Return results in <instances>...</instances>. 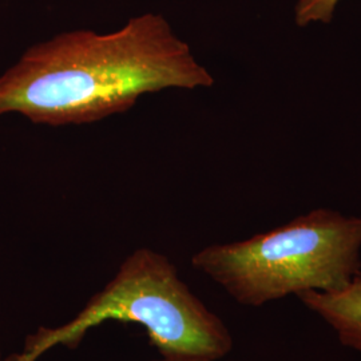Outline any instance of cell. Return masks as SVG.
I'll use <instances>...</instances> for the list:
<instances>
[{
    "mask_svg": "<svg viewBox=\"0 0 361 361\" xmlns=\"http://www.w3.org/2000/svg\"><path fill=\"white\" fill-rule=\"evenodd\" d=\"M300 301L331 325L344 347L361 353V271L336 292H304Z\"/></svg>",
    "mask_w": 361,
    "mask_h": 361,
    "instance_id": "277c9868",
    "label": "cell"
},
{
    "mask_svg": "<svg viewBox=\"0 0 361 361\" xmlns=\"http://www.w3.org/2000/svg\"><path fill=\"white\" fill-rule=\"evenodd\" d=\"M340 1L341 0H298L295 6V22L297 26L308 27L316 23H331Z\"/></svg>",
    "mask_w": 361,
    "mask_h": 361,
    "instance_id": "5b68a950",
    "label": "cell"
},
{
    "mask_svg": "<svg viewBox=\"0 0 361 361\" xmlns=\"http://www.w3.org/2000/svg\"><path fill=\"white\" fill-rule=\"evenodd\" d=\"M106 322L141 325L152 345L169 359L219 361L233 349L229 328L183 283L174 264L141 247L71 322L40 326L27 336L22 352L3 361H37L58 345L78 348L89 331Z\"/></svg>",
    "mask_w": 361,
    "mask_h": 361,
    "instance_id": "7a4b0ae2",
    "label": "cell"
},
{
    "mask_svg": "<svg viewBox=\"0 0 361 361\" xmlns=\"http://www.w3.org/2000/svg\"><path fill=\"white\" fill-rule=\"evenodd\" d=\"M213 85L168 19L142 13L113 32L73 30L27 49L0 75V116L85 125L128 111L145 94Z\"/></svg>",
    "mask_w": 361,
    "mask_h": 361,
    "instance_id": "6da1fadb",
    "label": "cell"
},
{
    "mask_svg": "<svg viewBox=\"0 0 361 361\" xmlns=\"http://www.w3.org/2000/svg\"><path fill=\"white\" fill-rule=\"evenodd\" d=\"M0 361H3V359H1V352H0Z\"/></svg>",
    "mask_w": 361,
    "mask_h": 361,
    "instance_id": "52a82bcc",
    "label": "cell"
},
{
    "mask_svg": "<svg viewBox=\"0 0 361 361\" xmlns=\"http://www.w3.org/2000/svg\"><path fill=\"white\" fill-rule=\"evenodd\" d=\"M154 361H207V360H201V359H169V357H162L161 360H154Z\"/></svg>",
    "mask_w": 361,
    "mask_h": 361,
    "instance_id": "8992f818",
    "label": "cell"
},
{
    "mask_svg": "<svg viewBox=\"0 0 361 361\" xmlns=\"http://www.w3.org/2000/svg\"><path fill=\"white\" fill-rule=\"evenodd\" d=\"M192 265L245 307L336 292L361 271V216L314 209L244 241L207 246Z\"/></svg>",
    "mask_w": 361,
    "mask_h": 361,
    "instance_id": "3957f363",
    "label": "cell"
}]
</instances>
